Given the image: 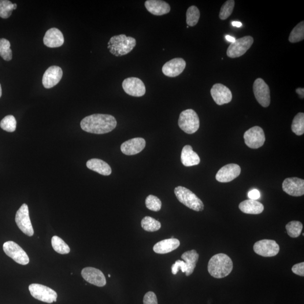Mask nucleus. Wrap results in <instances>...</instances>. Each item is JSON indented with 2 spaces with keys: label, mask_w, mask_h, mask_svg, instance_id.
Segmentation results:
<instances>
[{
  "label": "nucleus",
  "mask_w": 304,
  "mask_h": 304,
  "mask_svg": "<svg viewBox=\"0 0 304 304\" xmlns=\"http://www.w3.org/2000/svg\"><path fill=\"white\" fill-rule=\"evenodd\" d=\"M122 87L126 93L135 97H141L146 92L145 85L142 80L136 77H130L124 80Z\"/></svg>",
  "instance_id": "obj_13"
},
{
  "label": "nucleus",
  "mask_w": 304,
  "mask_h": 304,
  "mask_svg": "<svg viewBox=\"0 0 304 304\" xmlns=\"http://www.w3.org/2000/svg\"><path fill=\"white\" fill-rule=\"evenodd\" d=\"M235 1L233 0H228L222 6L219 14V18L221 20H227L231 16L234 10Z\"/></svg>",
  "instance_id": "obj_37"
},
{
  "label": "nucleus",
  "mask_w": 304,
  "mask_h": 304,
  "mask_svg": "<svg viewBox=\"0 0 304 304\" xmlns=\"http://www.w3.org/2000/svg\"><path fill=\"white\" fill-rule=\"evenodd\" d=\"M3 250L9 257L18 264L27 265L29 262V259L27 253L18 244L13 241H7L3 244Z\"/></svg>",
  "instance_id": "obj_7"
},
{
  "label": "nucleus",
  "mask_w": 304,
  "mask_h": 304,
  "mask_svg": "<svg viewBox=\"0 0 304 304\" xmlns=\"http://www.w3.org/2000/svg\"><path fill=\"white\" fill-rule=\"evenodd\" d=\"M293 273L297 275L304 277V262H300L299 264H295L292 268Z\"/></svg>",
  "instance_id": "obj_41"
},
{
  "label": "nucleus",
  "mask_w": 304,
  "mask_h": 304,
  "mask_svg": "<svg viewBox=\"0 0 304 304\" xmlns=\"http://www.w3.org/2000/svg\"><path fill=\"white\" fill-rule=\"evenodd\" d=\"M29 290L33 297L40 301L49 304L57 302V292L45 285L33 283L29 285Z\"/></svg>",
  "instance_id": "obj_6"
},
{
  "label": "nucleus",
  "mask_w": 304,
  "mask_h": 304,
  "mask_svg": "<svg viewBox=\"0 0 304 304\" xmlns=\"http://www.w3.org/2000/svg\"><path fill=\"white\" fill-rule=\"evenodd\" d=\"M109 277H110V274H109Z\"/></svg>",
  "instance_id": "obj_47"
},
{
  "label": "nucleus",
  "mask_w": 304,
  "mask_h": 304,
  "mask_svg": "<svg viewBox=\"0 0 304 304\" xmlns=\"http://www.w3.org/2000/svg\"><path fill=\"white\" fill-rule=\"evenodd\" d=\"M282 189L291 196H302L304 195V180L298 177L287 178L283 181Z\"/></svg>",
  "instance_id": "obj_15"
},
{
  "label": "nucleus",
  "mask_w": 304,
  "mask_h": 304,
  "mask_svg": "<svg viewBox=\"0 0 304 304\" xmlns=\"http://www.w3.org/2000/svg\"><path fill=\"white\" fill-rule=\"evenodd\" d=\"M10 43L5 39H0V56L5 61H10L13 58Z\"/></svg>",
  "instance_id": "obj_34"
},
{
  "label": "nucleus",
  "mask_w": 304,
  "mask_h": 304,
  "mask_svg": "<svg viewBox=\"0 0 304 304\" xmlns=\"http://www.w3.org/2000/svg\"><path fill=\"white\" fill-rule=\"evenodd\" d=\"M303 225L301 222L292 221L285 226V229L289 236L292 238H297L303 231Z\"/></svg>",
  "instance_id": "obj_33"
},
{
  "label": "nucleus",
  "mask_w": 304,
  "mask_h": 304,
  "mask_svg": "<svg viewBox=\"0 0 304 304\" xmlns=\"http://www.w3.org/2000/svg\"><path fill=\"white\" fill-rule=\"evenodd\" d=\"M144 304H158L156 295L153 292H148L144 295L143 299Z\"/></svg>",
  "instance_id": "obj_40"
},
{
  "label": "nucleus",
  "mask_w": 304,
  "mask_h": 304,
  "mask_svg": "<svg viewBox=\"0 0 304 304\" xmlns=\"http://www.w3.org/2000/svg\"><path fill=\"white\" fill-rule=\"evenodd\" d=\"M178 125L183 131L188 134L195 133L199 128L198 114L191 109L183 110L180 114Z\"/></svg>",
  "instance_id": "obj_5"
},
{
  "label": "nucleus",
  "mask_w": 304,
  "mask_h": 304,
  "mask_svg": "<svg viewBox=\"0 0 304 304\" xmlns=\"http://www.w3.org/2000/svg\"><path fill=\"white\" fill-rule=\"evenodd\" d=\"M233 268L231 259L224 254L213 256L208 264V271L210 275L217 279L228 276L232 272Z\"/></svg>",
  "instance_id": "obj_2"
},
{
  "label": "nucleus",
  "mask_w": 304,
  "mask_h": 304,
  "mask_svg": "<svg viewBox=\"0 0 304 304\" xmlns=\"http://www.w3.org/2000/svg\"><path fill=\"white\" fill-rule=\"evenodd\" d=\"M147 209L153 211H159L161 209L162 202L157 196L153 195H148L146 199Z\"/></svg>",
  "instance_id": "obj_38"
},
{
  "label": "nucleus",
  "mask_w": 304,
  "mask_h": 304,
  "mask_svg": "<svg viewBox=\"0 0 304 304\" xmlns=\"http://www.w3.org/2000/svg\"><path fill=\"white\" fill-rule=\"evenodd\" d=\"M141 225L144 231L150 232L157 231L161 227L160 222L150 217H144Z\"/></svg>",
  "instance_id": "obj_29"
},
{
  "label": "nucleus",
  "mask_w": 304,
  "mask_h": 304,
  "mask_svg": "<svg viewBox=\"0 0 304 304\" xmlns=\"http://www.w3.org/2000/svg\"><path fill=\"white\" fill-rule=\"evenodd\" d=\"M51 244L54 250L61 254H67L70 253V248L64 240L57 236L51 239Z\"/></svg>",
  "instance_id": "obj_28"
},
{
  "label": "nucleus",
  "mask_w": 304,
  "mask_h": 304,
  "mask_svg": "<svg viewBox=\"0 0 304 304\" xmlns=\"http://www.w3.org/2000/svg\"><path fill=\"white\" fill-rule=\"evenodd\" d=\"M304 39V22H300L292 29L290 36L289 42L291 43H296L302 42Z\"/></svg>",
  "instance_id": "obj_32"
},
{
  "label": "nucleus",
  "mask_w": 304,
  "mask_h": 304,
  "mask_svg": "<svg viewBox=\"0 0 304 304\" xmlns=\"http://www.w3.org/2000/svg\"><path fill=\"white\" fill-rule=\"evenodd\" d=\"M211 95L217 105L222 106L232 101V94L229 88L221 84H216L211 89Z\"/></svg>",
  "instance_id": "obj_14"
},
{
  "label": "nucleus",
  "mask_w": 304,
  "mask_h": 304,
  "mask_svg": "<svg viewBox=\"0 0 304 304\" xmlns=\"http://www.w3.org/2000/svg\"><path fill=\"white\" fill-rule=\"evenodd\" d=\"M84 131L95 134H104L113 130L117 121L112 115L94 114L85 117L81 122Z\"/></svg>",
  "instance_id": "obj_1"
},
{
  "label": "nucleus",
  "mask_w": 304,
  "mask_h": 304,
  "mask_svg": "<svg viewBox=\"0 0 304 304\" xmlns=\"http://www.w3.org/2000/svg\"><path fill=\"white\" fill-rule=\"evenodd\" d=\"M240 166L235 164L222 167L216 175V179L220 183H228L236 179L240 174Z\"/></svg>",
  "instance_id": "obj_17"
},
{
  "label": "nucleus",
  "mask_w": 304,
  "mask_h": 304,
  "mask_svg": "<svg viewBox=\"0 0 304 304\" xmlns=\"http://www.w3.org/2000/svg\"><path fill=\"white\" fill-rule=\"evenodd\" d=\"M146 145V140L143 138H133L122 143L121 150L126 155H132L139 153L144 149Z\"/></svg>",
  "instance_id": "obj_20"
},
{
  "label": "nucleus",
  "mask_w": 304,
  "mask_h": 304,
  "mask_svg": "<svg viewBox=\"0 0 304 304\" xmlns=\"http://www.w3.org/2000/svg\"><path fill=\"white\" fill-rule=\"evenodd\" d=\"M2 96V88H1V84H0V98Z\"/></svg>",
  "instance_id": "obj_46"
},
{
  "label": "nucleus",
  "mask_w": 304,
  "mask_h": 304,
  "mask_svg": "<svg viewBox=\"0 0 304 304\" xmlns=\"http://www.w3.org/2000/svg\"><path fill=\"white\" fill-rule=\"evenodd\" d=\"M239 209L243 213L258 215L262 213L264 207L257 200L247 199L240 203Z\"/></svg>",
  "instance_id": "obj_26"
},
{
  "label": "nucleus",
  "mask_w": 304,
  "mask_h": 304,
  "mask_svg": "<svg viewBox=\"0 0 304 304\" xmlns=\"http://www.w3.org/2000/svg\"><path fill=\"white\" fill-rule=\"evenodd\" d=\"M181 259L186 263L187 265V270L185 272V275L190 276L194 273L199 259V255L195 250L185 252L181 255Z\"/></svg>",
  "instance_id": "obj_27"
},
{
  "label": "nucleus",
  "mask_w": 304,
  "mask_h": 304,
  "mask_svg": "<svg viewBox=\"0 0 304 304\" xmlns=\"http://www.w3.org/2000/svg\"><path fill=\"white\" fill-rule=\"evenodd\" d=\"M17 7L16 3H13L8 0H0V17L3 19L9 18Z\"/></svg>",
  "instance_id": "obj_30"
},
{
  "label": "nucleus",
  "mask_w": 304,
  "mask_h": 304,
  "mask_svg": "<svg viewBox=\"0 0 304 304\" xmlns=\"http://www.w3.org/2000/svg\"><path fill=\"white\" fill-rule=\"evenodd\" d=\"M232 24L233 25V26H234V27H240L242 25V23H241V22H237V21H234L232 23Z\"/></svg>",
  "instance_id": "obj_45"
},
{
  "label": "nucleus",
  "mask_w": 304,
  "mask_h": 304,
  "mask_svg": "<svg viewBox=\"0 0 304 304\" xmlns=\"http://www.w3.org/2000/svg\"><path fill=\"white\" fill-rule=\"evenodd\" d=\"M186 66V62L183 59L176 58L166 63L162 66L163 73L169 77H175L179 76Z\"/></svg>",
  "instance_id": "obj_18"
},
{
  "label": "nucleus",
  "mask_w": 304,
  "mask_h": 304,
  "mask_svg": "<svg viewBox=\"0 0 304 304\" xmlns=\"http://www.w3.org/2000/svg\"><path fill=\"white\" fill-rule=\"evenodd\" d=\"M225 39L227 40L228 42L231 43H235L236 40V39L235 38H233V37L230 36V35L226 36Z\"/></svg>",
  "instance_id": "obj_44"
},
{
  "label": "nucleus",
  "mask_w": 304,
  "mask_h": 304,
  "mask_svg": "<svg viewBox=\"0 0 304 304\" xmlns=\"http://www.w3.org/2000/svg\"><path fill=\"white\" fill-rule=\"evenodd\" d=\"M243 138L247 146L252 149L261 147L265 142L264 131L259 127H254L248 130L244 133Z\"/></svg>",
  "instance_id": "obj_9"
},
{
  "label": "nucleus",
  "mask_w": 304,
  "mask_h": 304,
  "mask_svg": "<svg viewBox=\"0 0 304 304\" xmlns=\"http://www.w3.org/2000/svg\"><path fill=\"white\" fill-rule=\"evenodd\" d=\"M87 168L104 176H109L112 173L110 166L102 159L93 158L87 163Z\"/></svg>",
  "instance_id": "obj_25"
},
{
  "label": "nucleus",
  "mask_w": 304,
  "mask_h": 304,
  "mask_svg": "<svg viewBox=\"0 0 304 304\" xmlns=\"http://www.w3.org/2000/svg\"><path fill=\"white\" fill-rule=\"evenodd\" d=\"M296 92L298 94L300 97L304 98V89L303 88H298L296 90Z\"/></svg>",
  "instance_id": "obj_43"
},
{
  "label": "nucleus",
  "mask_w": 304,
  "mask_h": 304,
  "mask_svg": "<svg viewBox=\"0 0 304 304\" xmlns=\"http://www.w3.org/2000/svg\"><path fill=\"white\" fill-rule=\"evenodd\" d=\"M280 250V246L276 241L270 239L258 241L254 246L255 253L263 257H275L279 253Z\"/></svg>",
  "instance_id": "obj_11"
},
{
  "label": "nucleus",
  "mask_w": 304,
  "mask_h": 304,
  "mask_svg": "<svg viewBox=\"0 0 304 304\" xmlns=\"http://www.w3.org/2000/svg\"><path fill=\"white\" fill-rule=\"evenodd\" d=\"M248 196L250 199L257 200L260 198L261 194L258 190L254 189V190H251L248 193Z\"/></svg>",
  "instance_id": "obj_42"
},
{
  "label": "nucleus",
  "mask_w": 304,
  "mask_h": 304,
  "mask_svg": "<svg viewBox=\"0 0 304 304\" xmlns=\"http://www.w3.org/2000/svg\"><path fill=\"white\" fill-rule=\"evenodd\" d=\"M63 70L60 66H51L44 72L43 84L44 88H50L57 85L62 79Z\"/></svg>",
  "instance_id": "obj_19"
},
{
  "label": "nucleus",
  "mask_w": 304,
  "mask_h": 304,
  "mask_svg": "<svg viewBox=\"0 0 304 304\" xmlns=\"http://www.w3.org/2000/svg\"><path fill=\"white\" fill-rule=\"evenodd\" d=\"M180 244L179 240L176 239H164L158 242L153 247L155 253L165 254L177 249Z\"/></svg>",
  "instance_id": "obj_23"
},
{
  "label": "nucleus",
  "mask_w": 304,
  "mask_h": 304,
  "mask_svg": "<svg viewBox=\"0 0 304 304\" xmlns=\"http://www.w3.org/2000/svg\"><path fill=\"white\" fill-rule=\"evenodd\" d=\"M81 275L87 282L96 286L103 287L107 283L106 277L103 272L92 267H87L83 269Z\"/></svg>",
  "instance_id": "obj_16"
},
{
  "label": "nucleus",
  "mask_w": 304,
  "mask_h": 304,
  "mask_svg": "<svg viewBox=\"0 0 304 304\" xmlns=\"http://www.w3.org/2000/svg\"><path fill=\"white\" fill-rule=\"evenodd\" d=\"M136 40L132 37L122 34L111 38L108 43V49L111 54L116 57L127 55L134 49Z\"/></svg>",
  "instance_id": "obj_3"
},
{
  "label": "nucleus",
  "mask_w": 304,
  "mask_h": 304,
  "mask_svg": "<svg viewBox=\"0 0 304 304\" xmlns=\"http://www.w3.org/2000/svg\"><path fill=\"white\" fill-rule=\"evenodd\" d=\"M0 127L7 132H12L16 131L17 121L12 115H9L3 118L0 122Z\"/></svg>",
  "instance_id": "obj_36"
},
{
  "label": "nucleus",
  "mask_w": 304,
  "mask_h": 304,
  "mask_svg": "<svg viewBox=\"0 0 304 304\" xmlns=\"http://www.w3.org/2000/svg\"><path fill=\"white\" fill-rule=\"evenodd\" d=\"M145 6L148 12L156 16L168 14L171 10L169 3L161 0H147Z\"/></svg>",
  "instance_id": "obj_22"
},
{
  "label": "nucleus",
  "mask_w": 304,
  "mask_h": 304,
  "mask_svg": "<svg viewBox=\"0 0 304 304\" xmlns=\"http://www.w3.org/2000/svg\"><path fill=\"white\" fill-rule=\"evenodd\" d=\"M187 23L190 27H194L198 23L200 17V12L197 7L191 6L187 12Z\"/></svg>",
  "instance_id": "obj_35"
},
{
  "label": "nucleus",
  "mask_w": 304,
  "mask_h": 304,
  "mask_svg": "<svg viewBox=\"0 0 304 304\" xmlns=\"http://www.w3.org/2000/svg\"><path fill=\"white\" fill-rule=\"evenodd\" d=\"M174 193L179 201L185 206L195 211H202L204 205L197 196L188 189L179 186L175 188Z\"/></svg>",
  "instance_id": "obj_4"
},
{
  "label": "nucleus",
  "mask_w": 304,
  "mask_h": 304,
  "mask_svg": "<svg viewBox=\"0 0 304 304\" xmlns=\"http://www.w3.org/2000/svg\"><path fill=\"white\" fill-rule=\"evenodd\" d=\"M16 222L22 232L28 236L31 237L34 235L30 217H29L28 207L27 204L24 203L18 210L16 216Z\"/></svg>",
  "instance_id": "obj_10"
},
{
  "label": "nucleus",
  "mask_w": 304,
  "mask_h": 304,
  "mask_svg": "<svg viewBox=\"0 0 304 304\" xmlns=\"http://www.w3.org/2000/svg\"><path fill=\"white\" fill-rule=\"evenodd\" d=\"M292 131L296 135H302L304 133V114L299 113L293 120L291 126Z\"/></svg>",
  "instance_id": "obj_31"
},
{
  "label": "nucleus",
  "mask_w": 304,
  "mask_h": 304,
  "mask_svg": "<svg viewBox=\"0 0 304 304\" xmlns=\"http://www.w3.org/2000/svg\"><path fill=\"white\" fill-rule=\"evenodd\" d=\"M181 161L184 166L190 167L198 165L200 163V158L191 146L187 145L183 147L181 151Z\"/></svg>",
  "instance_id": "obj_24"
},
{
  "label": "nucleus",
  "mask_w": 304,
  "mask_h": 304,
  "mask_svg": "<svg viewBox=\"0 0 304 304\" xmlns=\"http://www.w3.org/2000/svg\"><path fill=\"white\" fill-rule=\"evenodd\" d=\"M43 41L44 45L50 48L60 47L65 43L64 35L56 28L49 29L44 35Z\"/></svg>",
  "instance_id": "obj_21"
},
{
  "label": "nucleus",
  "mask_w": 304,
  "mask_h": 304,
  "mask_svg": "<svg viewBox=\"0 0 304 304\" xmlns=\"http://www.w3.org/2000/svg\"><path fill=\"white\" fill-rule=\"evenodd\" d=\"M254 43L253 37L248 36L236 40L231 43L228 48L227 54L228 57L231 58H239L245 54Z\"/></svg>",
  "instance_id": "obj_8"
},
{
  "label": "nucleus",
  "mask_w": 304,
  "mask_h": 304,
  "mask_svg": "<svg viewBox=\"0 0 304 304\" xmlns=\"http://www.w3.org/2000/svg\"><path fill=\"white\" fill-rule=\"evenodd\" d=\"M187 269L186 263L184 261L178 260L175 262V264L173 265L172 267V272L174 275H176L177 272L179 271L180 269L183 273H185L187 272Z\"/></svg>",
  "instance_id": "obj_39"
},
{
  "label": "nucleus",
  "mask_w": 304,
  "mask_h": 304,
  "mask_svg": "<svg viewBox=\"0 0 304 304\" xmlns=\"http://www.w3.org/2000/svg\"><path fill=\"white\" fill-rule=\"evenodd\" d=\"M253 90L256 99L263 107H268L270 103V92L269 86L261 79L255 80Z\"/></svg>",
  "instance_id": "obj_12"
}]
</instances>
